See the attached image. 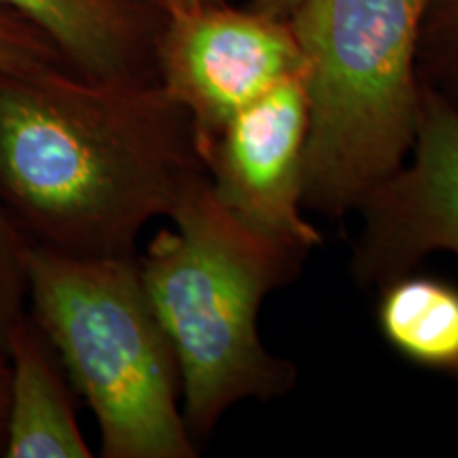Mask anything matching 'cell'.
<instances>
[{"label": "cell", "instance_id": "obj_15", "mask_svg": "<svg viewBox=\"0 0 458 458\" xmlns=\"http://www.w3.org/2000/svg\"><path fill=\"white\" fill-rule=\"evenodd\" d=\"M7 399H9V365H7V360H0V456H3V452H4Z\"/></svg>", "mask_w": 458, "mask_h": 458}, {"label": "cell", "instance_id": "obj_2", "mask_svg": "<svg viewBox=\"0 0 458 458\" xmlns=\"http://www.w3.org/2000/svg\"><path fill=\"white\" fill-rule=\"evenodd\" d=\"M139 255L140 278L181 371L182 418L193 442L246 399H283L297 368L267 351L261 303L297 276L308 253L246 227L216 199L208 176L185 187Z\"/></svg>", "mask_w": 458, "mask_h": 458}, {"label": "cell", "instance_id": "obj_5", "mask_svg": "<svg viewBox=\"0 0 458 458\" xmlns=\"http://www.w3.org/2000/svg\"><path fill=\"white\" fill-rule=\"evenodd\" d=\"M300 71L301 51L289 20L225 0L164 17L157 83L191 117L198 151L240 111Z\"/></svg>", "mask_w": 458, "mask_h": 458}, {"label": "cell", "instance_id": "obj_10", "mask_svg": "<svg viewBox=\"0 0 458 458\" xmlns=\"http://www.w3.org/2000/svg\"><path fill=\"white\" fill-rule=\"evenodd\" d=\"M380 335L418 368L458 374V286L408 272L377 289Z\"/></svg>", "mask_w": 458, "mask_h": 458}, {"label": "cell", "instance_id": "obj_3", "mask_svg": "<svg viewBox=\"0 0 458 458\" xmlns=\"http://www.w3.org/2000/svg\"><path fill=\"white\" fill-rule=\"evenodd\" d=\"M422 0H300L289 17L308 100L303 208L342 219L416 139Z\"/></svg>", "mask_w": 458, "mask_h": 458}, {"label": "cell", "instance_id": "obj_16", "mask_svg": "<svg viewBox=\"0 0 458 458\" xmlns=\"http://www.w3.org/2000/svg\"><path fill=\"white\" fill-rule=\"evenodd\" d=\"M153 7L162 11L164 15L174 13V11H182V9H193V7H202V4H213V3H221V0H148Z\"/></svg>", "mask_w": 458, "mask_h": 458}, {"label": "cell", "instance_id": "obj_13", "mask_svg": "<svg viewBox=\"0 0 458 458\" xmlns=\"http://www.w3.org/2000/svg\"><path fill=\"white\" fill-rule=\"evenodd\" d=\"M51 66H66L55 45L24 15L0 3V77Z\"/></svg>", "mask_w": 458, "mask_h": 458}, {"label": "cell", "instance_id": "obj_6", "mask_svg": "<svg viewBox=\"0 0 458 458\" xmlns=\"http://www.w3.org/2000/svg\"><path fill=\"white\" fill-rule=\"evenodd\" d=\"M308 100L301 71L240 111L199 157L216 199L246 227L310 253L323 236L303 216Z\"/></svg>", "mask_w": 458, "mask_h": 458}, {"label": "cell", "instance_id": "obj_9", "mask_svg": "<svg viewBox=\"0 0 458 458\" xmlns=\"http://www.w3.org/2000/svg\"><path fill=\"white\" fill-rule=\"evenodd\" d=\"M3 458H89L64 368L30 314L9 340Z\"/></svg>", "mask_w": 458, "mask_h": 458}, {"label": "cell", "instance_id": "obj_8", "mask_svg": "<svg viewBox=\"0 0 458 458\" xmlns=\"http://www.w3.org/2000/svg\"><path fill=\"white\" fill-rule=\"evenodd\" d=\"M41 30L64 64L105 83H156L164 13L148 0H0Z\"/></svg>", "mask_w": 458, "mask_h": 458}, {"label": "cell", "instance_id": "obj_11", "mask_svg": "<svg viewBox=\"0 0 458 458\" xmlns=\"http://www.w3.org/2000/svg\"><path fill=\"white\" fill-rule=\"evenodd\" d=\"M416 72L420 88L458 114V0H422Z\"/></svg>", "mask_w": 458, "mask_h": 458}, {"label": "cell", "instance_id": "obj_12", "mask_svg": "<svg viewBox=\"0 0 458 458\" xmlns=\"http://www.w3.org/2000/svg\"><path fill=\"white\" fill-rule=\"evenodd\" d=\"M30 249V238L0 199V360H7L11 334L28 317Z\"/></svg>", "mask_w": 458, "mask_h": 458}, {"label": "cell", "instance_id": "obj_4", "mask_svg": "<svg viewBox=\"0 0 458 458\" xmlns=\"http://www.w3.org/2000/svg\"><path fill=\"white\" fill-rule=\"evenodd\" d=\"M30 318L88 401L105 458H193L181 371L140 278L139 255L74 257L34 246Z\"/></svg>", "mask_w": 458, "mask_h": 458}, {"label": "cell", "instance_id": "obj_14", "mask_svg": "<svg viewBox=\"0 0 458 458\" xmlns=\"http://www.w3.org/2000/svg\"><path fill=\"white\" fill-rule=\"evenodd\" d=\"M300 0H250V7L280 20H289Z\"/></svg>", "mask_w": 458, "mask_h": 458}, {"label": "cell", "instance_id": "obj_17", "mask_svg": "<svg viewBox=\"0 0 458 458\" xmlns=\"http://www.w3.org/2000/svg\"><path fill=\"white\" fill-rule=\"evenodd\" d=\"M454 377H456V382H458V374H456V376H454Z\"/></svg>", "mask_w": 458, "mask_h": 458}, {"label": "cell", "instance_id": "obj_1", "mask_svg": "<svg viewBox=\"0 0 458 458\" xmlns=\"http://www.w3.org/2000/svg\"><path fill=\"white\" fill-rule=\"evenodd\" d=\"M206 174L196 128L156 83H105L66 66L0 77V199L34 246L130 257Z\"/></svg>", "mask_w": 458, "mask_h": 458}, {"label": "cell", "instance_id": "obj_7", "mask_svg": "<svg viewBox=\"0 0 458 458\" xmlns=\"http://www.w3.org/2000/svg\"><path fill=\"white\" fill-rule=\"evenodd\" d=\"M351 270L360 286L380 289L414 272L425 257H458V114L420 88L416 139L405 164L357 208Z\"/></svg>", "mask_w": 458, "mask_h": 458}]
</instances>
